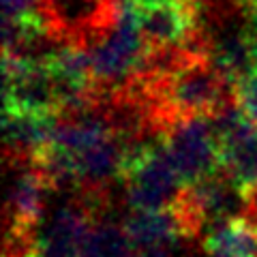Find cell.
Segmentation results:
<instances>
[{"instance_id": "cell-5", "label": "cell", "mask_w": 257, "mask_h": 257, "mask_svg": "<svg viewBox=\"0 0 257 257\" xmlns=\"http://www.w3.org/2000/svg\"><path fill=\"white\" fill-rule=\"evenodd\" d=\"M101 204L75 195L52 216L47 229L39 236L37 257H86L88 238L101 212Z\"/></svg>"}, {"instance_id": "cell-8", "label": "cell", "mask_w": 257, "mask_h": 257, "mask_svg": "<svg viewBox=\"0 0 257 257\" xmlns=\"http://www.w3.org/2000/svg\"><path fill=\"white\" fill-rule=\"evenodd\" d=\"M11 170L15 172V178L11 182L9 199L5 208V225L39 229L45 195L52 191V184L35 165L11 167Z\"/></svg>"}, {"instance_id": "cell-9", "label": "cell", "mask_w": 257, "mask_h": 257, "mask_svg": "<svg viewBox=\"0 0 257 257\" xmlns=\"http://www.w3.org/2000/svg\"><path fill=\"white\" fill-rule=\"evenodd\" d=\"M122 227L135 248L172 246L182 240V231L172 206L159 210H131L124 216Z\"/></svg>"}, {"instance_id": "cell-7", "label": "cell", "mask_w": 257, "mask_h": 257, "mask_svg": "<svg viewBox=\"0 0 257 257\" xmlns=\"http://www.w3.org/2000/svg\"><path fill=\"white\" fill-rule=\"evenodd\" d=\"M58 114H37L5 107V157L11 167L32 165L35 157L54 140Z\"/></svg>"}, {"instance_id": "cell-15", "label": "cell", "mask_w": 257, "mask_h": 257, "mask_svg": "<svg viewBox=\"0 0 257 257\" xmlns=\"http://www.w3.org/2000/svg\"><path fill=\"white\" fill-rule=\"evenodd\" d=\"M133 257H174L170 246H148V248H135Z\"/></svg>"}, {"instance_id": "cell-16", "label": "cell", "mask_w": 257, "mask_h": 257, "mask_svg": "<svg viewBox=\"0 0 257 257\" xmlns=\"http://www.w3.org/2000/svg\"><path fill=\"white\" fill-rule=\"evenodd\" d=\"M253 37V35H251ZM253 41H255V47H257V37H253Z\"/></svg>"}, {"instance_id": "cell-4", "label": "cell", "mask_w": 257, "mask_h": 257, "mask_svg": "<svg viewBox=\"0 0 257 257\" xmlns=\"http://www.w3.org/2000/svg\"><path fill=\"white\" fill-rule=\"evenodd\" d=\"M165 148L184 184L197 182L223 170L221 146L210 116H191L165 131Z\"/></svg>"}, {"instance_id": "cell-6", "label": "cell", "mask_w": 257, "mask_h": 257, "mask_svg": "<svg viewBox=\"0 0 257 257\" xmlns=\"http://www.w3.org/2000/svg\"><path fill=\"white\" fill-rule=\"evenodd\" d=\"M5 107L37 114H58L50 67L5 56Z\"/></svg>"}, {"instance_id": "cell-1", "label": "cell", "mask_w": 257, "mask_h": 257, "mask_svg": "<svg viewBox=\"0 0 257 257\" xmlns=\"http://www.w3.org/2000/svg\"><path fill=\"white\" fill-rule=\"evenodd\" d=\"M120 180L126 184V202L131 210L167 208L184 187L163 140L124 146Z\"/></svg>"}, {"instance_id": "cell-12", "label": "cell", "mask_w": 257, "mask_h": 257, "mask_svg": "<svg viewBox=\"0 0 257 257\" xmlns=\"http://www.w3.org/2000/svg\"><path fill=\"white\" fill-rule=\"evenodd\" d=\"M135 246L124 227L114 223H94L88 238L86 257H133Z\"/></svg>"}, {"instance_id": "cell-10", "label": "cell", "mask_w": 257, "mask_h": 257, "mask_svg": "<svg viewBox=\"0 0 257 257\" xmlns=\"http://www.w3.org/2000/svg\"><path fill=\"white\" fill-rule=\"evenodd\" d=\"M212 62L223 71L231 86L257 71V47L246 30L223 32V37L212 39Z\"/></svg>"}, {"instance_id": "cell-13", "label": "cell", "mask_w": 257, "mask_h": 257, "mask_svg": "<svg viewBox=\"0 0 257 257\" xmlns=\"http://www.w3.org/2000/svg\"><path fill=\"white\" fill-rule=\"evenodd\" d=\"M234 96L244 114L257 124V71L234 84Z\"/></svg>"}, {"instance_id": "cell-2", "label": "cell", "mask_w": 257, "mask_h": 257, "mask_svg": "<svg viewBox=\"0 0 257 257\" xmlns=\"http://www.w3.org/2000/svg\"><path fill=\"white\" fill-rule=\"evenodd\" d=\"M37 11L54 39L90 52L116 28L122 0H37Z\"/></svg>"}, {"instance_id": "cell-11", "label": "cell", "mask_w": 257, "mask_h": 257, "mask_svg": "<svg viewBox=\"0 0 257 257\" xmlns=\"http://www.w3.org/2000/svg\"><path fill=\"white\" fill-rule=\"evenodd\" d=\"M204 251L210 257H257V229L244 216L227 219L204 236Z\"/></svg>"}, {"instance_id": "cell-3", "label": "cell", "mask_w": 257, "mask_h": 257, "mask_svg": "<svg viewBox=\"0 0 257 257\" xmlns=\"http://www.w3.org/2000/svg\"><path fill=\"white\" fill-rule=\"evenodd\" d=\"M146 52V39L140 30L138 7L133 0H122V11L116 28L90 50L96 88H118L138 71Z\"/></svg>"}, {"instance_id": "cell-14", "label": "cell", "mask_w": 257, "mask_h": 257, "mask_svg": "<svg viewBox=\"0 0 257 257\" xmlns=\"http://www.w3.org/2000/svg\"><path fill=\"white\" fill-rule=\"evenodd\" d=\"M37 15V0H3V20H30Z\"/></svg>"}]
</instances>
